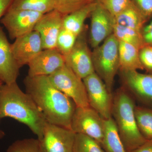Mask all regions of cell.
I'll use <instances>...</instances> for the list:
<instances>
[{"label":"cell","instance_id":"d6986e66","mask_svg":"<svg viewBox=\"0 0 152 152\" xmlns=\"http://www.w3.org/2000/svg\"><path fill=\"white\" fill-rule=\"evenodd\" d=\"M101 145L105 152H126L112 117L105 120L104 137Z\"/></svg>","mask_w":152,"mask_h":152},{"label":"cell","instance_id":"2e32d148","mask_svg":"<svg viewBox=\"0 0 152 152\" xmlns=\"http://www.w3.org/2000/svg\"><path fill=\"white\" fill-rule=\"evenodd\" d=\"M20 69L12 53L11 44L0 26V79L6 84L16 82Z\"/></svg>","mask_w":152,"mask_h":152},{"label":"cell","instance_id":"1f68e13d","mask_svg":"<svg viewBox=\"0 0 152 152\" xmlns=\"http://www.w3.org/2000/svg\"><path fill=\"white\" fill-rule=\"evenodd\" d=\"M13 0H0V19L6 13Z\"/></svg>","mask_w":152,"mask_h":152},{"label":"cell","instance_id":"e575fe53","mask_svg":"<svg viewBox=\"0 0 152 152\" xmlns=\"http://www.w3.org/2000/svg\"><path fill=\"white\" fill-rule=\"evenodd\" d=\"M3 83H3V82L0 79V88H1V87L4 84Z\"/></svg>","mask_w":152,"mask_h":152},{"label":"cell","instance_id":"8992f818","mask_svg":"<svg viewBox=\"0 0 152 152\" xmlns=\"http://www.w3.org/2000/svg\"><path fill=\"white\" fill-rule=\"evenodd\" d=\"M104 121L91 107H77L72 119L71 129L75 134L92 138L101 145L104 137Z\"/></svg>","mask_w":152,"mask_h":152},{"label":"cell","instance_id":"44dd1931","mask_svg":"<svg viewBox=\"0 0 152 152\" xmlns=\"http://www.w3.org/2000/svg\"><path fill=\"white\" fill-rule=\"evenodd\" d=\"M46 14L55 10L53 0H13L10 8Z\"/></svg>","mask_w":152,"mask_h":152},{"label":"cell","instance_id":"4fadbf2b","mask_svg":"<svg viewBox=\"0 0 152 152\" xmlns=\"http://www.w3.org/2000/svg\"><path fill=\"white\" fill-rule=\"evenodd\" d=\"M65 64L64 57L56 48L43 50L28 64V76H49Z\"/></svg>","mask_w":152,"mask_h":152},{"label":"cell","instance_id":"ffe728a7","mask_svg":"<svg viewBox=\"0 0 152 152\" xmlns=\"http://www.w3.org/2000/svg\"><path fill=\"white\" fill-rule=\"evenodd\" d=\"M115 23L142 32L147 18L132 4L127 8L114 17Z\"/></svg>","mask_w":152,"mask_h":152},{"label":"cell","instance_id":"ba28073f","mask_svg":"<svg viewBox=\"0 0 152 152\" xmlns=\"http://www.w3.org/2000/svg\"><path fill=\"white\" fill-rule=\"evenodd\" d=\"M43 14L31 11L9 9L1 22L11 39L25 35L34 31Z\"/></svg>","mask_w":152,"mask_h":152},{"label":"cell","instance_id":"e0dca14e","mask_svg":"<svg viewBox=\"0 0 152 152\" xmlns=\"http://www.w3.org/2000/svg\"><path fill=\"white\" fill-rule=\"evenodd\" d=\"M96 4V2L91 3L64 16L63 28L78 36L84 30L85 21L90 16Z\"/></svg>","mask_w":152,"mask_h":152},{"label":"cell","instance_id":"d6a6232c","mask_svg":"<svg viewBox=\"0 0 152 152\" xmlns=\"http://www.w3.org/2000/svg\"><path fill=\"white\" fill-rule=\"evenodd\" d=\"M130 152H152V141L147 140L140 146Z\"/></svg>","mask_w":152,"mask_h":152},{"label":"cell","instance_id":"3957f363","mask_svg":"<svg viewBox=\"0 0 152 152\" xmlns=\"http://www.w3.org/2000/svg\"><path fill=\"white\" fill-rule=\"evenodd\" d=\"M134 102L125 89L118 90L113 97L112 117L115 123L126 152L147 141L139 130L135 115Z\"/></svg>","mask_w":152,"mask_h":152},{"label":"cell","instance_id":"f546056e","mask_svg":"<svg viewBox=\"0 0 152 152\" xmlns=\"http://www.w3.org/2000/svg\"><path fill=\"white\" fill-rule=\"evenodd\" d=\"M146 18L152 16V0H131Z\"/></svg>","mask_w":152,"mask_h":152},{"label":"cell","instance_id":"6da1fadb","mask_svg":"<svg viewBox=\"0 0 152 152\" xmlns=\"http://www.w3.org/2000/svg\"><path fill=\"white\" fill-rule=\"evenodd\" d=\"M23 82L26 92L32 99L48 123L71 129L77 107L72 99L56 88L48 76L27 75Z\"/></svg>","mask_w":152,"mask_h":152},{"label":"cell","instance_id":"ac0fdd59","mask_svg":"<svg viewBox=\"0 0 152 152\" xmlns=\"http://www.w3.org/2000/svg\"><path fill=\"white\" fill-rule=\"evenodd\" d=\"M119 42L120 71L144 70L145 68L140 59V51L130 44L120 41Z\"/></svg>","mask_w":152,"mask_h":152},{"label":"cell","instance_id":"484cf974","mask_svg":"<svg viewBox=\"0 0 152 152\" xmlns=\"http://www.w3.org/2000/svg\"><path fill=\"white\" fill-rule=\"evenodd\" d=\"M77 37L73 33L62 27L57 39L56 49L64 57L73 48Z\"/></svg>","mask_w":152,"mask_h":152},{"label":"cell","instance_id":"8fae6325","mask_svg":"<svg viewBox=\"0 0 152 152\" xmlns=\"http://www.w3.org/2000/svg\"><path fill=\"white\" fill-rule=\"evenodd\" d=\"M90 17V43L94 49L113 34L115 19L97 3Z\"/></svg>","mask_w":152,"mask_h":152},{"label":"cell","instance_id":"836d02e7","mask_svg":"<svg viewBox=\"0 0 152 152\" xmlns=\"http://www.w3.org/2000/svg\"><path fill=\"white\" fill-rule=\"evenodd\" d=\"M1 119L0 118V121H1ZM5 135V134L4 132H3L2 130L0 129V139H2L4 137Z\"/></svg>","mask_w":152,"mask_h":152},{"label":"cell","instance_id":"4316f807","mask_svg":"<svg viewBox=\"0 0 152 152\" xmlns=\"http://www.w3.org/2000/svg\"><path fill=\"white\" fill-rule=\"evenodd\" d=\"M55 10L58 11L64 16L74 11L81 8L96 0H53Z\"/></svg>","mask_w":152,"mask_h":152},{"label":"cell","instance_id":"83f0119b","mask_svg":"<svg viewBox=\"0 0 152 152\" xmlns=\"http://www.w3.org/2000/svg\"><path fill=\"white\" fill-rule=\"evenodd\" d=\"M96 2L114 17L132 4L131 0H96Z\"/></svg>","mask_w":152,"mask_h":152},{"label":"cell","instance_id":"30bf717a","mask_svg":"<svg viewBox=\"0 0 152 152\" xmlns=\"http://www.w3.org/2000/svg\"><path fill=\"white\" fill-rule=\"evenodd\" d=\"M75 135L71 129L48 122L40 141L45 152H74Z\"/></svg>","mask_w":152,"mask_h":152},{"label":"cell","instance_id":"5bb4252c","mask_svg":"<svg viewBox=\"0 0 152 152\" xmlns=\"http://www.w3.org/2000/svg\"><path fill=\"white\" fill-rule=\"evenodd\" d=\"M125 88L144 103L152 107V74L121 71Z\"/></svg>","mask_w":152,"mask_h":152},{"label":"cell","instance_id":"9a60e30c","mask_svg":"<svg viewBox=\"0 0 152 152\" xmlns=\"http://www.w3.org/2000/svg\"><path fill=\"white\" fill-rule=\"evenodd\" d=\"M64 17L54 10L44 14L38 21L34 30L39 34L44 50L56 48L57 39L63 27Z\"/></svg>","mask_w":152,"mask_h":152},{"label":"cell","instance_id":"5b68a950","mask_svg":"<svg viewBox=\"0 0 152 152\" xmlns=\"http://www.w3.org/2000/svg\"><path fill=\"white\" fill-rule=\"evenodd\" d=\"M48 77L53 85L72 99L77 107H90L83 79L66 64Z\"/></svg>","mask_w":152,"mask_h":152},{"label":"cell","instance_id":"7c38bea8","mask_svg":"<svg viewBox=\"0 0 152 152\" xmlns=\"http://www.w3.org/2000/svg\"><path fill=\"white\" fill-rule=\"evenodd\" d=\"M14 58L20 68L28 65L34 58L44 50L39 34L34 30L17 38L11 44Z\"/></svg>","mask_w":152,"mask_h":152},{"label":"cell","instance_id":"cb8c5ba5","mask_svg":"<svg viewBox=\"0 0 152 152\" xmlns=\"http://www.w3.org/2000/svg\"><path fill=\"white\" fill-rule=\"evenodd\" d=\"M74 152H105L94 139L83 134H76Z\"/></svg>","mask_w":152,"mask_h":152},{"label":"cell","instance_id":"d4e9b609","mask_svg":"<svg viewBox=\"0 0 152 152\" xmlns=\"http://www.w3.org/2000/svg\"><path fill=\"white\" fill-rule=\"evenodd\" d=\"M6 152H45L38 138L18 140L9 146Z\"/></svg>","mask_w":152,"mask_h":152},{"label":"cell","instance_id":"f1b7e54d","mask_svg":"<svg viewBox=\"0 0 152 152\" xmlns=\"http://www.w3.org/2000/svg\"><path fill=\"white\" fill-rule=\"evenodd\" d=\"M140 59L145 69L152 71V46L146 45L139 51Z\"/></svg>","mask_w":152,"mask_h":152},{"label":"cell","instance_id":"52a82bcc","mask_svg":"<svg viewBox=\"0 0 152 152\" xmlns=\"http://www.w3.org/2000/svg\"><path fill=\"white\" fill-rule=\"evenodd\" d=\"M90 107L104 120L112 117L113 96L102 80L95 72L83 79Z\"/></svg>","mask_w":152,"mask_h":152},{"label":"cell","instance_id":"7a4b0ae2","mask_svg":"<svg viewBox=\"0 0 152 152\" xmlns=\"http://www.w3.org/2000/svg\"><path fill=\"white\" fill-rule=\"evenodd\" d=\"M10 118L27 126L41 140L48 122L32 99L16 82L0 88V118Z\"/></svg>","mask_w":152,"mask_h":152},{"label":"cell","instance_id":"603a6c76","mask_svg":"<svg viewBox=\"0 0 152 152\" xmlns=\"http://www.w3.org/2000/svg\"><path fill=\"white\" fill-rule=\"evenodd\" d=\"M134 112L141 134L147 140L152 141V109L136 106Z\"/></svg>","mask_w":152,"mask_h":152},{"label":"cell","instance_id":"277c9868","mask_svg":"<svg viewBox=\"0 0 152 152\" xmlns=\"http://www.w3.org/2000/svg\"><path fill=\"white\" fill-rule=\"evenodd\" d=\"M119 46L118 40L113 34L91 52L95 72L111 93L114 79L120 69Z\"/></svg>","mask_w":152,"mask_h":152},{"label":"cell","instance_id":"9c48e42d","mask_svg":"<svg viewBox=\"0 0 152 152\" xmlns=\"http://www.w3.org/2000/svg\"><path fill=\"white\" fill-rule=\"evenodd\" d=\"M85 34L84 30L78 36L72 50L64 57L66 64L82 79L95 72L91 52L87 44Z\"/></svg>","mask_w":152,"mask_h":152},{"label":"cell","instance_id":"4dcf8cb0","mask_svg":"<svg viewBox=\"0 0 152 152\" xmlns=\"http://www.w3.org/2000/svg\"><path fill=\"white\" fill-rule=\"evenodd\" d=\"M142 33L145 45L152 46V20L143 28Z\"/></svg>","mask_w":152,"mask_h":152},{"label":"cell","instance_id":"7402d4cb","mask_svg":"<svg viewBox=\"0 0 152 152\" xmlns=\"http://www.w3.org/2000/svg\"><path fill=\"white\" fill-rule=\"evenodd\" d=\"M113 34L118 41L130 44L139 51L146 46L142 32L115 23Z\"/></svg>","mask_w":152,"mask_h":152}]
</instances>
